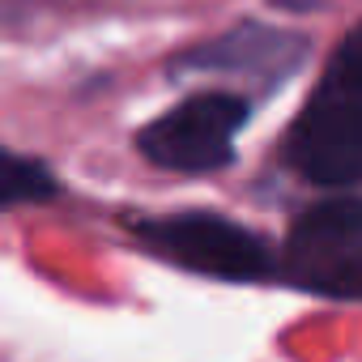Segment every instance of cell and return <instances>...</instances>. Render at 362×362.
I'll use <instances>...</instances> for the list:
<instances>
[{"label": "cell", "mask_w": 362, "mask_h": 362, "mask_svg": "<svg viewBox=\"0 0 362 362\" xmlns=\"http://www.w3.org/2000/svg\"><path fill=\"white\" fill-rule=\"evenodd\" d=\"M277 273L298 290L354 303L362 294V205L341 197L303 209L290 222Z\"/></svg>", "instance_id": "3957f363"}, {"label": "cell", "mask_w": 362, "mask_h": 362, "mask_svg": "<svg viewBox=\"0 0 362 362\" xmlns=\"http://www.w3.org/2000/svg\"><path fill=\"white\" fill-rule=\"evenodd\" d=\"M281 158L320 188L362 179V30H349L281 141Z\"/></svg>", "instance_id": "6da1fadb"}, {"label": "cell", "mask_w": 362, "mask_h": 362, "mask_svg": "<svg viewBox=\"0 0 362 362\" xmlns=\"http://www.w3.org/2000/svg\"><path fill=\"white\" fill-rule=\"evenodd\" d=\"M60 192V179L26 153H13L0 145V209H18L35 201H52Z\"/></svg>", "instance_id": "8992f818"}, {"label": "cell", "mask_w": 362, "mask_h": 362, "mask_svg": "<svg viewBox=\"0 0 362 362\" xmlns=\"http://www.w3.org/2000/svg\"><path fill=\"white\" fill-rule=\"evenodd\" d=\"M132 235L158 252L162 260L214 277V281H273L277 277V256L269 243L218 214H170V218H132Z\"/></svg>", "instance_id": "7a4b0ae2"}, {"label": "cell", "mask_w": 362, "mask_h": 362, "mask_svg": "<svg viewBox=\"0 0 362 362\" xmlns=\"http://www.w3.org/2000/svg\"><path fill=\"white\" fill-rule=\"evenodd\" d=\"M303 60H307L303 35L260 26V22H239L235 30L175 56L170 69H175V77L179 73H230V77H247L260 86H281L286 77H294V69Z\"/></svg>", "instance_id": "5b68a950"}, {"label": "cell", "mask_w": 362, "mask_h": 362, "mask_svg": "<svg viewBox=\"0 0 362 362\" xmlns=\"http://www.w3.org/2000/svg\"><path fill=\"white\" fill-rule=\"evenodd\" d=\"M252 119V103L239 94H192L184 103H175L166 115L141 128L136 149L179 175H209L235 162V132Z\"/></svg>", "instance_id": "277c9868"}]
</instances>
